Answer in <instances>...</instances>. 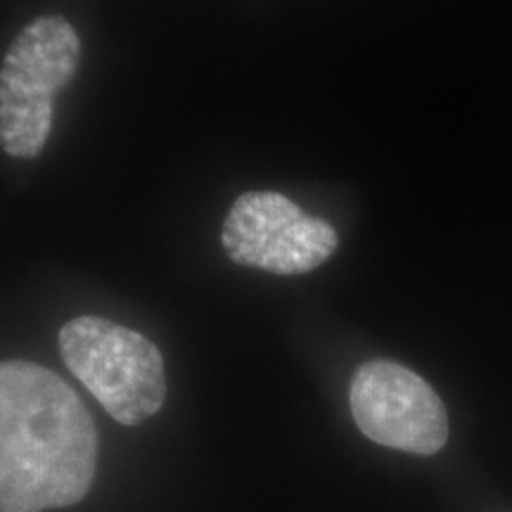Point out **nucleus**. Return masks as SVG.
<instances>
[{
	"mask_svg": "<svg viewBox=\"0 0 512 512\" xmlns=\"http://www.w3.org/2000/svg\"><path fill=\"white\" fill-rule=\"evenodd\" d=\"M351 413L375 444L432 456L448 439V413L439 394L418 373L394 361L363 363L351 380Z\"/></svg>",
	"mask_w": 512,
	"mask_h": 512,
	"instance_id": "obj_5",
	"label": "nucleus"
},
{
	"mask_svg": "<svg viewBox=\"0 0 512 512\" xmlns=\"http://www.w3.org/2000/svg\"><path fill=\"white\" fill-rule=\"evenodd\" d=\"M98 470V430L53 370L0 361V512L76 505Z\"/></svg>",
	"mask_w": 512,
	"mask_h": 512,
	"instance_id": "obj_1",
	"label": "nucleus"
},
{
	"mask_svg": "<svg viewBox=\"0 0 512 512\" xmlns=\"http://www.w3.org/2000/svg\"><path fill=\"white\" fill-rule=\"evenodd\" d=\"M60 351L100 406L133 427L162 411L166 370L157 344L114 320L79 316L62 325Z\"/></svg>",
	"mask_w": 512,
	"mask_h": 512,
	"instance_id": "obj_3",
	"label": "nucleus"
},
{
	"mask_svg": "<svg viewBox=\"0 0 512 512\" xmlns=\"http://www.w3.org/2000/svg\"><path fill=\"white\" fill-rule=\"evenodd\" d=\"M221 245L238 266L302 275L335 254L339 235L328 221L304 214L280 192L254 190L233 202L223 221Z\"/></svg>",
	"mask_w": 512,
	"mask_h": 512,
	"instance_id": "obj_4",
	"label": "nucleus"
},
{
	"mask_svg": "<svg viewBox=\"0 0 512 512\" xmlns=\"http://www.w3.org/2000/svg\"><path fill=\"white\" fill-rule=\"evenodd\" d=\"M79 60L81 38L60 15L34 19L15 38L0 67V145L8 155H41L53 131V100Z\"/></svg>",
	"mask_w": 512,
	"mask_h": 512,
	"instance_id": "obj_2",
	"label": "nucleus"
}]
</instances>
